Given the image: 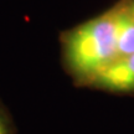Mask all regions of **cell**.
I'll return each mask as SVG.
<instances>
[{"label":"cell","mask_w":134,"mask_h":134,"mask_svg":"<svg viewBox=\"0 0 134 134\" xmlns=\"http://www.w3.org/2000/svg\"><path fill=\"white\" fill-rule=\"evenodd\" d=\"M60 43L63 70L75 86L88 87L98 73L119 57L113 10L61 32Z\"/></svg>","instance_id":"1"},{"label":"cell","mask_w":134,"mask_h":134,"mask_svg":"<svg viewBox=\"0 0 134 134\" xmlns=\"http://www.w3.org/2000/svg\"><path fill=\"white\" fill-rule=\"evenodd\" d=\"M88 88L119 94L134 93V52L117 58L92 80Z\"/></svg>","instance_id":"2"},{"label":"cell","mask_w":134,"mask_h":134,"mask_svg":"<svg viewBox=\"0 0 134 134\" xmlns=\"http://www.w3.org/2000/svg\"><path fill=\"white\" fill-rule=\"evenodd\" d=\"M112 10L114 16L118 56H128L134 52V18L125 0H120Z\"/></svg>","instance_id":"3"},{"label":"cell","mask_w":134,"mask_h":134,"mask_svg":"<svg viewBox=\"0 0 134 134\" xmlns=\"http://www.w3.org/2000/svg\"><path fill=\"white\" fill-rule=\"evenodd\" d=\"M0 134H16V125L9 109L0 100Z\"/></svg>","instance_id":"4"},{"label":"cell","mask_w":134,"mask_h":134,"mask_svg":"<svg viewBox=\"0 0 134 134\" xmlns=\"http://www.w3.org/2000/svg\"><path fill=\"white\" fill-rule=\"evenodd\" d=\"M125 3H127L130 13H132V15H133V18H134V0H125Z\"/></svg>","instance_id":"5"}]
</instances>
